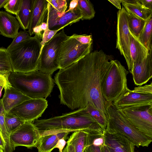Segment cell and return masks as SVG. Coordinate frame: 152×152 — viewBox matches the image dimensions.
Returning a JSON list of instances; mask_svg holds the SVG:
<instances>
[{"label": "cell", "instance_id": "44dd1931", "mask_svg": "<svg viewBox=\"0 0 152 152\" xmlns=\"http://www.w3.org/2000/svg\"><path fill=\"white\" fill-rule=\"evenodd\" d=\"M87 130L88 135L86 152H102V148L104 145L103 131L101 128Z\"/></svg>", "mask_w": 152, "mask_h": 152}, {"label": "cell", "instance_id": "f35d334b", "mask_svg": "<svg viewBox=\"0 0 152 152\" xmlns=\"http://www.w3.org/2000/svg\"><path fill=\"white\" fill-rule=\"evenodd\" d=\"M139 2L145 8L152 10V0H138Z\"/></svg>", "mask_w": 152, "mask_h": 152}, {"label": "cell", "instance_id": "83f0119b", "mask_svg": "<svg viewBox=\"0 0 152 152\" xmlns=\"http://www.w3.org/2000/svg\"><path fill=\"white\" fill-rule=\"evenodd\" d=\"M77 7L82 16V20H89L94 17L95 11L89 0H78Z\"/></svg>", "mask_w": 152, "mask_h": 152}, {"label": "cell", "instance_id": "f907efd6", "mask_svg": "<svg viewBox=\"0 0 152 152\" xmlns=\"http://www.w3.org/2000/svg\"><path fill=\"white\" fill-rule=\"evenodd\" d=\"M0 152H4L3 149L0 146Z\"/></svg>", "mask_w": 152, "mask_h": 152}, {"label": "cell", "instance_id": "d6986e66", "mask_svg": "<svg viewBox=\"0 0 152 152\" xmlns=\"http://www.w3.org/2000/svg\"><path fill=\"white\" fill-rule=\"evenodd\" d=\"M69 132H62L42 135L39 139L37 147L38 152H51L56 148L59 140L68 138Z\"/></svg>", "mask_w": 152, "mask_h": 152}, {"label": "cell", "instance_id": "4fadbf2b", "mask_svg": "<svg viewBox=\"0 0 152 152\" xmlns=\"http://www.w3.org/2000/svg\"><path fill=\"white\" fill-rule=\"evenodd\" d=\"M82 18L77 7L73 11L63 13L57 11L48 2V12L45 21L48 23L50 30L63 29L69 25L79 21Z\"/></svg>", "mask_w": 152, "mask_h": 152}, {"label": "cell", "instance_id": "d4e9b609", "mask_svg": "<svg viewBox=\"0 0 152 152\" xmlns=\"http://www.w3.org/2000/svg\"><path fill=\"white\" fill-rule=\"evenodd\" d=\"M87 130L74 132L69 138L67 141L73 146L75 152H83L86 148L88 135Z\"/></svg>", "mask_w": 152, "mask_h": 152}, {"label": "cell", "instance_id": "74e56055", "mask_svg": "<svg viewBox=\"0 0 152 152\" xmlns=\"http://www.w3.org/2000/svg\"><path fill=\"white\" fill-rule=\"evenodd\" d=\"M133 91L139 93L152 94V83L142 86L135 87Z\"/></svg>", "mask_w": 152, "mask_h": 152}, {"label": "cell", "instance_id": "52a82bcc", "mask_svg": "<svg viewBox=\"0 0 152 152\" xmlns=\"http://www.w3.org/2000/svg\"><path fill=\"white\" fill-rule=\"evenodd\" d=\"M118 108L135 128L152 139V102Z\"/></svg>", "mask_w": 152, "mask_h": 152}, {"label": "cell", "instance_id": "ab89813d", "mask_svg": "<svg viewBox=\"0 0 152 152\" xmlns=\"http://www.w3.org/2000/svg\"><path fill=\"white\" fill-rule=\"evenodd\" d=\"M78 1V0H73L71 1L70 2L69 9L65 12L73 11L77 6Z\"/></svg>", "mask_w": 152, "mask_h": 152}, {"label": "cell", "instance_id": "ac0fdd59", "mask_svg": "<svg viewBox=\"0 0 152 152\" xmlns=\"http://www.w3.org/2000/svg\"><path fill=\"white\" fill-rule=\"evenodd\" d=\"M20 25L16 18L4 11H0V34L14 39L18 33Z\"/></svg>", "mask_w": 152, "mask_h": 152}, {"label": "cell", "instance_id": "9a60e30c", "mask_svg": "<svg viewBox=\"0 0 152 152\" xmlns=\"http://www.w3.org/2000/svg\"><path fill=\"white\" fill-rule=\"evenodd\" d=\"M137 86L146 83L152 77V47L148 57L142 61L133 64L130 72Z\"/></svg>", "mask_w": 152, "mask_h": 152}, {"label": "cell", "instance_id": "f1b7e54d", "mask_svg": "<svg viewBox=\"0 0 152 152\" xmlns=\"http://www.w3.org/2000/svg\"><path fill=\"white\" fill-rule=\"evenodd\" d=\"M88 113L95 120L103 130L106 128L107 124V118L106 115L103 112L91 106L86 107Z\"/></svg>", "mask_w": 152, "mask_h": 152}, {"label": "cell", "instance_id": "bcb514c9", "mask_svg": "<svg viewBox=\"0 0 152 152\" xmlns=\"http://www.w3.org/2000/svg\"><path fill=\"white\" fill-rule=\"evenodd\" d=\"M42 31H45L48 27V25L47 22H43L40 25Z\"/></svg>", "mask_w": 152, "mask_h": 152}, {"label": "cell", "instance_id": "f546056e", "mask_svg": "<svg viewBox=\"0 0 152 152\" xmlns=\"http://www.w3.org/2000/svg\"><path fill=\"white\" fill-rule=\"evenodd\" d=\"M5 122L7 132L10 134L25 122L17 115L9 112L6 113Z\"/></svg>", "mask_w": 152, "mask_h": 152}, {"label": "cell", "instance_id": "e575fe53", "mask_svg": "<svg viewBox=\"0 0 152 152\" xmlns=\"http://www.w3.org/2000/svg\"><path fill=\"white\" fill-rule=\"evenodd\" d=\"M60 30H61L60 29L56 30H51L48 27L45 31H44L42 34V40L41 41L42 45L41 50L44 45Z\"/></svg>", "mask_w": 152, "mask_h": 152}, {"label": "cell", "instance_id": "ffe728a7", "mask_svg": "<svg viewBox=\"0 0 152 152\" xmlns=\"http://www.w3.org/2000/svg\"><path fill=\"white\" fill-rule=\"evenodd\" d=\"M30 99L12 86L4 89V94L1 99L5 111L8 113L13 107Z\"/></svg>", "mask_w": 152, "mask_h": 152}, {"label": "cell", "instance_id": "7402d4cb", "mask_svg": "<svg viewBox=\"0 0 152 152\" xmlns=\"http://www.w3.org/2000/svg\"><path fill=\"white\" fill-rule=\"evenodd\" d=\"M130 54L133 64L146 59L149 55V51L140 43L137 37L130 31Z\"/></svg>", "mask_w": 152, "mask_h": 152}, {"label": "cell", "instance_id": "603a6c76", "mask_svg": "<svg viewBox=\"0 0 152 152\" xmlns=\"http://www.w3.org/2000/svg\"><path fill=\"white\" fill-rule=\"evenodd\" d=\"M33 0H20L19 11L16 18L24 30L28 29Z\"/></svg>", "mask_w": 152, "mask_h": 152}, {"label": "cell", "instance_id": "4316f807", "mask_svg": "<svg viewBox=\"0 0 152 152\" xmlns=\"http://www.w3.org/2000/svg\"><path fill=\"white\" fill-rule=\"evenodd\" d=\"M152 15L146 21L145 25L137 38L139 41L149 51L152 47Z\"/></svg>", "mask_w": 152, "mask_h": 152}, {"label": "cell", "instance_id": "6da1fadb", "mask_svg": "<svg viewBox=\"0 0 152 152\" xmlns=\"http://www.w3.org/2000/svg\"><path fill=\"white\" fill-rule=\"evenodd\" d=\"M111 60L102 50H96L59 69L54 80L60 91V103L72 110L90 105L107 115V102L101 87Z\"/></svg>", "mask_w": 152, "mask_h": 152}, {"label": "cell", "instance_id": "277c9868", "mask_svg": "<svg viewBox=\"0 0 152 152\" xmlns=\"http://www.w3.org/2000/svg\"><path fill=\"white\" fill-rule=\"evenodd\" d=\"M41 47L40 39L35 36L7 49L13 72L37 70Z\"/></svg>", "mask_w": 152, "mask_h": 152}, {"label": "cell", "instance_id": "ee69618b", "mask_svg": "<svg viewBox=\"0 0 152 152\" xmlns=\"http://www.w3.org/2000/svg\"><path fill=\"white\" fill-rule=\"evenodd\" d=\"M110 2L115 6L118 9H121V0H108Z\"/></svg>", "mask_w": 152, "mask_h": 152}, {"label": "cell", "instance_id": "7dc6e473", "mask_svg": "<svg viewBox=\"0 0 152 152\" xmlns=\"http://www.w3.org/2000/svg\"><path fill=\"white\" fill-rule=\"evenodd\" d=\"M8 0H0V9L4 7Z\"/></svg>", "mask_w": 152, "mask_h": 152}, {"label": "cell", "instance_id": "484cf974", "mask_svg": "<svg viewBox=\"0 0 152 152\" xmlns=\"http://www.w3.org/2000/svg\"><path fill=\"white\" fill-rule=\"evenodd\" d=\"M128 22L130 31L138 38L146 23L147 20L127 12Z\"/></svg>", "mask_w": 152, "mask_h": 152}, {"label": "cell", "instance_id": "f6af8a7d", "mask_svg": "<svg viewBox=\"0 0 152 152\" xmlns=\"http://www.w3.org/2000/svg\"><path fill=\"white\" fill-rule=\"evenodd\" d=\"M0 146L2 148L4 151L5 148V143L0 132Z\"/></svg>", "mask_w": 152, "mask_h": 152}, {"label": "cell", "instance_id": "d590c367", "mask_svg": "<svg viewBox=\"0 0 152 152\" xmlns=\"http://www.w3.org/2000/svg\"><path fill=\"white\" fill-rule=\"evenodd\" d=\"M72 35L78 41L82 44L87 45L93 42L91 35H78L74 34Z\"/></svg>", "mask_w": 152, "mask_h": 152}, {"label": "cell", "instance_id": "30bf717a", "mask_svg": "<svg viewBox=\"0 0 152 152\" xmlns=\"http://www.w3.org/2000/svg\"><path fill=\"white\" fill-rule=\"evenodd\" d=\"M117 39L116 48L124 57L129 72L132 67L130 51V33L127 12L122 7L117 13Z\"/></svg>", "mask_w": 152, "mask_h": 152}, {"label": "cell", "instance_id": "9c48e42d", "mask_svg": "<svg viewBox=\"0 0 152 152\" xmlns=\"http://www.w3.org/2000/svg\"><path fill=\"white\" fill-rule=\"evenodd\" d=\"M92 43L83 45L72 35L63 42L60 48L58 62L59 69H64L91 52Z\"/></svg>", "mask_w": 152, "mask_h": 152}, {"label": "cell", "instance_id": "816d5d0a", "mask_svg": "<svg viewBox=\"0 0 152 152\" xmlns=\"http://www.w3.org/2000/svg\"><path fill=\"white\" fill-rule=\"evenodd\" d=\"M83 152H86V151L85 148V149H84V151H83Z\"/></svg>", "mask_w": 152, "mask_h": 152}, {"label": "cell", "instance_id": "5b68a950", "mask_svg": "<svg viewBox=\"0 0 152 152\" xmlns=\"http://www.w3.org/2000/svg\"><path fill=\"white\" fill-rule=\"evenodd\" d=\"M105 109L107 118L106 131L110 133H118L124 136L137 147H148L152 139L135 128L127 120L113 102H107Z\"/></svg>", "mask_w": 152, "mask_h": 152}, {"label": "cell", "instance_id": "4dcf8cb0", "mask_svg": "<svg viewBox=\"0 0 152 152\" xmlns=\"http://www.w3.org/2000/svg\"><path fill=\"white\" fill-rule=\"evenodd\" d=\"M13 72L7 49L0 48V73Z\"/></svg>", "mask_w": 152, "mask_h": 152}, {"label": "cell", "instance_id": "b9f144b4", "mask_svg": "<svg viewBox=\"0 0 152 152\" xmlns=\"http://www.w3.org/2000/svg\"><path fill=\"white\" fill-rule=\"evenodd\" d=\"M43 31L40 27V26H37L35 27L33 29L34 34L35 36H37L39 39H42V32Z\"/></svg>", "mask_w": 152, "mask_h": 152}, {"label": "cell", "instance_id": "5bb4252c", "mask_svg": "<svg viewBox=\"0 0 152 152\" xmlns=\"http://www.w3.org/2000/svg\"><path fill=\"white\" fill-rule=\"evenodd\" d=\"M104 144L110 152H134L135 145L127 138L118 133L103 131Z\"/></svg>", "mask_w": 152, "mask_h": 152}, {"label": "cell", "instance_id": "1f68e13d", "mask_svg": "<svg viewBox=\"0 0 152 152\" xmlns=\"http://www.w3.org/2000/svg\"><path fill=\"white\" fill-rule=\"evenodd\" d=\"M20 0H8L4 6L6 11L16 15L19 11Z\"/></svg>", "mask_w": 152, "mask_h": 152}, {"label": "cell", "instance_id": "681fc988", "mask_svg": "<svg viewBox=\"0 0 152 152\" xmlns=\"http://www.w3.org/2000/svg\"><path fill=\"white\" fill-rule=\"evenodd\" d=\"M3 88H4L3 87L0 85V96L1 95V92Z\"/></svg>", "mask_w": 152, "mask_h": 152}, {"label": "cell", "instance_id": "8992f818", "mask_svg": "<svg viewBox=\"0 0 152 152\" xmlns=\"http://www.w3.org/2000/svg\"><path fill=\"white\" fill-rule=\"evenodd\" d=\"M128 71L117 60H112L101 85L102 95L107 102H113L128 88Z\"/></svg>", "mask_w": 152, "mask_h": 152}, {"label": "cell", "instance_id": "60d3db41", "mask_svg": "<svg viewBox=\"0 0 152 152\" xmlns=\"http://www.w3.org/2000/svg\"><path fill=\"white\" fill-rule=\"evenodd\" d=\"M65 140L64 139L60 140L56 146V148L59 149V152H63V149L66 143Z\"/></svg>", "mask_w": 152, "mask_h": 152}, {"label": "cell", "instance_id": "2e32d148", "mask_svg": "<svg viewBox=\"0 0 152 152\" xmlns=\"http://www.w3.org/2000/svg\"><path fill=\"white\" fill-rule=\"evenodd\" d=\"M113 102L118 108L152 102V94L135 92L128 88Z\"/></svg>", "mask_w": 152, "mask_h": 152}, {"label": "cell", "instance_id": "7c38bea8", "mask_svg": "<svg viewBox=\"0 0 152 152\" xmlns=\"http://www.w3.org/2000/svg\"><path fill=\"white\" fill-rule=\"evenodd\" d=\"M48 106L45 99H31L13 107L9 112L17 115L25 122H33L41 116Z\"/></svg>", "mask_w": 152, "mask_h": 152}, {"label": "cell", "instance_id": "cb8c5ba5", "mask_svg": "<svg viewBox=\"0 0 152 152\" xmlns=\"http://www.w3.org/2000/svg\"><path fill=\"white\" fill-rule=\"evenodd\" d=\"M121 3L123 7L127 12L144 20H147L152 15V10L144 7L138 0H134L131 4Z\"/></svg>", "mask_w": 152, "mask_h": 152}, {"label": "cell", "instance_id": "7a4b0ae2", "mask_svg": "<svg viewBox=\"0 0 152 152\" xmlns=\"http://www.w3.org/2000/svg\"><path fill=\"white\" fill-rule=\"evenodd\" d=\"M33 123L39 130L41 136L101 128L87 112L86 107L63 114L59 116L47 119H36Z\"/></svg>", "mask_w": 152, "mask_h": 152}, {"label": "cell", "instance_id": "e0dca14e", "mask_svg": "<svg viewBox=\"0 0 152 152\" xmlns=\"http://www.w3.org/2000/svg\"><path fill=\"white\" fill-rule=\"evenodd\" d=\"M47 0H33L28 33L30 36L34 34L33 29L44 22L48 12Z\"/></svg>", "mask_w": 152, "mask_h": 152}, {"label": "cell", "instance_id": "ba28073f", "mask_svg": "<svg viewBox=\"0 0 152 152\" xmlns=\"http://www.w3.org/2000/svg\"><path fill=\"white\" fill-rule=\"evenodd\" d=\"M69 37L63 29L44 45L41 51L38 70L51 75L59 69L58 58L60 48L62 42Z\"/></svg>", "mask_w": 152, "mask_h": 152}, {"label": "cell", "instance_id": "7bdbcfd3", "mask_svg": "<svg viewBox=\"0 0 152 152\" xmlns=\"http://www.w3.org/2000/svg\"><path fill=\"white\" fill-rule=\"evenodd\" d=\"M63 152H75L73 146L67 141L66 145L63 151Z\"/></svg>", "mask_w": 152, "mask_h": 152}, {"label": "cell", "instance_id": "8fae6325", "mask_svg": "<svg viewBox=\"0 0 152 152\" xmlns=\"http://www.w3.org/2000/svg\"><path fill=\"white\" fill-rule=\"evenodd\" d=\"M41 136L39 130L33 122H25L10 134L11 146L13 151L19 146L28 148L37 147Z\"/></svg>", "mask_w": 152, "mask_h": 152}, {"label": "cell", "instance_id": "836d02e7", "mask_svg": "<svg viewBox=\"0 0 152 152\" xmlns=\"http://www.w3.org/2000/svg\"><path fill=\"white\" fill-rule=\"evenodd\" d=\"M50 4L58 12L65 13L67 7V1L66 0H47Z\"/></svg>", "mask_w": 152, "mask_h": 152}, {"label": "cell", "instance_id": "c3c4849f", "mask_svg": "<svg viewBox=\"0 0 152 152\" xmlns=\"http://www.w3.org/2000/svg\"><path fill=\"white\" fill-rule=\"evenodd\" d=\"M101 151L102 152H110L104 144L102 148Z\"/></svg>", "mask_w": 152, "mask_h": 152}, {"label": "cell", "instance_id": "8d00e7d4", "mask_svg": "<svg viewBox=\"0 0 152 152\" xmlns=\"http://www.w3.org/2000/svg\"><path fill=\"white\" fill-rule=\"evenodd\" d=\"M10 73H0V85L3 87L4 89L12 86L9 80V77Z\"/></svg>", "mask_w": 152, "mask_h": 152}, {"label": "cell", "instance_id": "3957f363", "mask_svg": "<svg viewBox=\"0 0 152 152\" xmlns=\"http://www.w3.org/2000/svg\"><path fill=\"white\" fill-rule=\"evenodd\" d=\"M9 80L11 86L31 99L44 98L48 96L54 86L51 75L38 70L10 73Z\"/></svg>", "mask_w": 152, "mask_h": 152}, {"label": "cell", "instance_id": "d6a6232c", "mask_svg": "<svg viewBox=\"0 0 152 152\" xmlns=\"http://www.w3.org/2000/svg\"><path fill=\"white\" fill-rule=\"evenodd\" d=\"M28 33L26 30L18 32L11 44L8 46L7 49H9L14 45L28 39L31 38Z\"/></svg>", "mask_w": 152, "mask_h": 152}]
</instances>
